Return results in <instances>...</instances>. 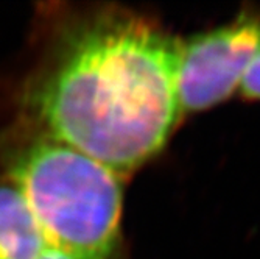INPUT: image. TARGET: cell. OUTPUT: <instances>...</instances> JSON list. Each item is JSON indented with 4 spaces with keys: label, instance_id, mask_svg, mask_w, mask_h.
I'll return each instance as SVG.
<instances>
[{
    "label": "cell",
    "instance_id": "1",
    "mask_svg": "<svg viewBox=\"0 0 260 259\" xmlns=\"http://www.w3.org/2000/svg\"><path fill=\"white\" fill-rule=\"evenodd\" d=\"M179 44L136 13L86 16L30 88L28 111L42 134L129 175L165 147L182 116Z\"/></svg>",
    "mask_w": 260,
    "mask_h": 259
},
{
    "label": "cell",
    "instance_id": "2",
    "mask_svg": "<svg viewBox=\"0 0 260 259\" xmlns=\"http://www.w3.org/2000/svg\"><path fill=\"white\" fill-rule=\"evenodd\" d=\"M8 167L50 247L74 259H120L122 177L45 134L19 147Z\"/></svg>",
    "mask_w": 260,
    "mask_h": 259
},
{
    "label": "cell",
    "instance_id": "3",
    "mask_svg": "<svg viewBox=\"0 0 260 259\" xmlns=\"http://www.w3.org/2000/svg\"><path fill=\"white\" fill-rule=\"evenodd\" d=\"M258 52L260 16L249 13L181 41L176 70L181 112L206 111L240 91Z\"/></svg>",
    "mask_w": 260,
    "mask_h": 259
},
{
    "label": "cell",
    "instance_id": "4",
    "mask_svg": "<svg viewBox=\"0 0 260 259\" xmlns=\"http://www.w3.org/2000/svg\"><path fill=\"white\" fill-rule=\"evenodd\" d=\"M49 247L27 200L13 183H0V259H39Z\"/></svg>",
    "mask_w": 260,
    "mask_h": 259
},
{
    "label": "cell",
    "instance_id": "5",
    "mask_svg": "<svg viewBox=\"0 0 260 259\" xmlns=\"http://www.w3.org/2000/svg\"><path fill=\"white\" fill-rule=\"evenodd\" d=\"M240 92L248 99L260 100V52L257 53L243 77Z\"/></svg>",
    "mask_w": 260,
    "mask_h": 259
},
{
    "label": "cell",
    "instance_id": "6",
    "mask_svg": "<svg viewBox=\"0 0 260 259\" xmlns=\"http://www.w3.org/2000/svg\"><path fill=\"white\" fill-rule=\"evenodd\" d=\"M39 259H74L72 256H69V254H66V253H62V251H59L58 248H55V247H47L45 248V251L41 254V257Z\"/></svg>",
    "mask_w": 260,
    "mask_h": 259
}]
</instances>
